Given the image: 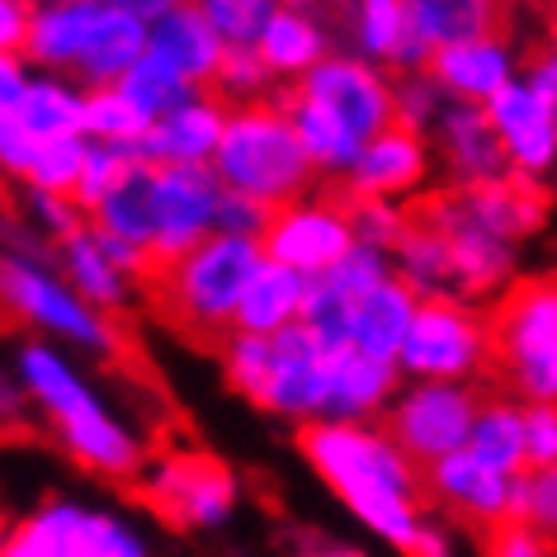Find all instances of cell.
Masks as SVG:
<instances>
[{
    "label": "cell",
    "mask_w": 557,
    "mask_h": 557,
    "mask_svg": "<svg viewBox=\"0 0 557 557\" xmlns=\"http://www.w3.org/2000/svg\"><path fill=\"white\" fill-rule=\"evenodd\" d=\"M416 208L449 236L454 270H458V294L492 302L524 274V242H515V236L492 227V222L472 208L463 185H444L435 194H425Z\"/></svg>",
    "instance_id": "obj_12"
},
{
    "label": "cell",
    "mask_w": 557,
    "mask_h": 557,
    "mask_svg": "<svg viewBox=\"0 0 557 557\" xmlns=\"http://www.w3.org/2000/svg\"><path fill=\"white\" fill-rule=\"evenodd\" d=\"M151 52H161L194 86H213L218 66L227 58V38L213 29V20H208L194 0H185V5H175L165 20L151 24Z\"/></svg>",
    "instance_id": "obj_28"
},
{
    "label": "cell",
    "mask_w": 557,
    "mask_h": 557,
    "mask_svg": "<svg viewBox=\"0 0 557 557\" xmlns=\"http://www.w3.org/2000/svg\"><path fill=\"white\" fill-rule=\"evenodd\" d=\"M119 86L128 90V100H133L137 109H143L147 119L165 114V109H171V104H180V100H185L189 90H199V86H194L189 76H180L175 66L165 62L161 52H151V48H147L143 58H137V62L128 66V76H123Z\"/></svg>",
    "instance_id": "obj_36"
},
{
    "label": "cell",
    "mask_w": 557,
    "mask_h": 557,
    "mask_svg": "<svg viewBox=\"0 0 557 557\" xmlns=\"http://www.w3.org/2000/svg\"><path fill=\"white\" fill-rule=\"evenodd\" d=\"M5 534H10V520L0 515V553H5Z\"/></svg>",
    "instance_id": "obj_58"
},
{
    "label": "cell",
    "mask_w": 557,
    "mask_h": 557,
    "mask_svg": "<svg viewBox=\"0 0 557 557\" xmlns=\"http://www.w3.org/2000/svg\"><path fill=\"white\" fill-rule=\"evenodd\" d=\"M151 119L128 100L123 86H95L86 95V137L114 147H143Z\"/></svg>",
    "instance_id": "obj_35"
},
{
    "label": "cell",
    "mask_w": 557,
    "mask_h": 557,
    "mask_svg": "<svg viewBox=\"0 0 557 557\" xmlns=\"http://www.w3.org/2000/svg\"><path fill=\"white\" fill-rule=\"evenodd\" d=\"M260 260L264 246L256 236H236V232L203 236L199 246L157 264V274H151V294H157L161 317L185 336L222 341L236 326V308H242V294Z\"/></svg>",
    "instance_id": "obj_5"
},
{
    "label": "cell",
    "mask_w": 557,
    "mask_h": 557,
    "mask_svg": "<svg viewBox=\"0 0 557 557\" xmlns=\"http://www.w3.org/2000/svg\"><path fill=\"white\" fill-rule=\"evenodd\" d=\"M515 515L529 520L539 534H548L557 543V463H543V468H524L520 472Z\"/></svg>",
    "instance_id": "obj_45"
},
{
    "label": "cell",
    "mask_w": 557,
    "mask_h": 557,
    "mask_svg": "<svg viewBox=\"0 0 557 557\" xmlns=\"http://www.w3.org/2000/svg\"><path fill=\"white\" fill-rule=\"evenodd\" d=\"M421 308V294L407 284L401 274H387L383 284H373L369 294L355 298L350 308V345L379 355V359H397L401 341L411 331V317Z\"/></svg>",
    "instance_id": "obj_29"
},
{
    "label": "cell",
    "mask_w": 557,
    "mask_h": 557,
    "mask_svg": "<svg viewBox=\"0 0 557 557\" xmlns=\"http://www.w3.org/2000/svg\"><path fill=\"white\" fill-rule=\"evenodd\" d=\"M29 411H34V401H29V393H24L20 373H15V369L0 373V440L15 435V430H24Z\"/></svg>",
    "instance_id": "obj_52"
},
{
    "label": "cell",
    "mask_w": 557,
    "mask_h": 557,
    "mask_svg": "<svg viewBox=\"0 0 557 557\" xmlns=\"http://www.w3.org/2000/svg\"><path fill=\"white\" fill-rule=\"evenodd\" d=\"M355 242H359V232H355L350 194H322V189H308L298 199L278 203L270 218V232L260 236L264 256L294 264V270L312 278L326 274Z\"/></svg>",
    "instance_id": "obj_14"
},
{
    "label": "cell",
    "mask_w": 557,
    "mask_h": 557,
    "mask_svg": "<svg viewBox=\"0 0 557 557\" xmlns=\"http://www.w3.org/2000/svg\"><path fill=\"white\" fill-rule=\"evenodd\" d=\"M298 458L373 543L411 553L430 506L425 468L383 421H308L298 425Z\"/></svg>",
    "instance_id": "obj_1"
},
{
    "label": "cell",
    "mask_w": 557,
    "mask_h": 557,
    "mask_svg": "<svg viewBox=\"0 0 557 557\" xmlns=\"http://www.w3.org/2000/svg\"><path fill=\"white\" fill-rule=\"evenodd\" d=\"M278 95L288 104H302L312 114L331 119L355 143H369L373 133L397 123V72L383 62L359 58L345 44L336 52H326L308 76L288 81V90H278Z\"/></svg>",
    "instance_id": "obj_11"
},
{
    "label": "cell",
    "mask_w": 557,
    "mask_h": 557,
    "mask_svg": "<svg viewBox=\"0 0 557 557\" xmlns=\"http://www.w3.org/2000/svg\"><path fill=\"white\" fill-rule=\"evenodd\" d=\"M387 274H397L393 270V250H379V246H369V242H355L322 278H326L331 288H341L345 298H359V294H369L373 284H383Z\"/></svg>",
    "instance_id": "obj_42"
},
{
    "label": "cell",
    "mask_w": 557,
    "mask_h": 557,
    "mask_svg": "<svg viewBox=\"0 0 557 557\" xmlns=\"http://www.w3.org/2000/svg\"><path fill=\"white\" fill-rule=\"evenodd\" d=\"M553 270H557V250H553Z\"/></svg>",
    "instance_id": "obj_60"
},
{
    "label": "cell",
    "mask_w": 557,
    "mask_h": 557,
    "mask_svg": "<svg viewBox=\"0 0 557 557\" xmlns=\"http://www.w3.org/2000/svg\"><path fill=\"white\" fill-rule=\"evenodd\" d=\"M482 393L478 383H454V379H401L393 407L383 425L397 435L416 463H435V458L463 449L478 421Z\"/></svg>",
    "instance_id": "obj_13"
},
{
    "label": "cell",
    "mask_w": 557,
    "mask_h": 557,
    "mask_svg": "<svg viewBox=\"0 0 557 557\" xmlns=\"http://www.w3.org/2000/svg\"><path fill=\"white\" fill-rule=\"evenodd\" d=\"M308 288H312V274L294 270V264L264 256L250 274L246 294H242V308H236V326L242 331H284L302 322V308H308Z\"/></svg>",
    "instance_id": "obj_30"
},
{
    "label": "cell",
    "mask_w": 557,
    "mask_h": 557,
    "mask_svg": "<svg viewBox=\"0 0 557 557\" xmlns=\"http://www.w3.org/2000/svg\"><path fill=\"white\" fill-rule=\"evenodd\" d=\"M468 449L482 454L486 463H496V468L524 472L529 468V458H524V401L515 393L482 397L478 421H472V435H468Z\"/></svg>",
    "instance_id": "obj_34"
},
{
    "label": "cell",
    "mask_w": 557,
    "mask_h": 557,
    "mask_svg": "<svg viewBox=\"0 0 557 557\" xmlns=\"http://www.w3.org/2000/svg\"><path fill=\"white\" fill-rule=\"evenodd\" d=\"M34 151H38V137H34L29 123L20 114H0V180L24 185V180H29V165H34Z\"/></svg>",
    "instance_id": "obj_47"
},
{
    "label": "cell",
    "mask_w": 557,
    "mask_h": 557,
    "mask_svg": "<svg viewBox=\"0 0 557 557\" xmlns=\"http://www.w3.org/2000/svg\"><path fill=\"white\" fill-rule=\"evenodd\" d=\"M260 58L274 66V76L284 81H298L308 76L326 52H336V24L326 20V10L317 0H284V5L270 15V24L260 29L256 38Z\"/></svg>",
    "instance_id": "obj_24"
},
{
    "label": "cell",
    "mask_w": 557,
    "mask_h": 557,
    "mask_svg": "<svg viewBox=\"0 0 557 557\" xmlns=\"http://www.w3.org/2000/svg\"><path fill=\"white\" fill-rule=\"evenodd\" d=\"M151 180H157V161L147 151H137L128 175L90 208V222L104 242L128 246L133 256L157 264V222H151Z\"/></svg>",
    "instance_id": "obj_27"
},
{
    "label": "cell",
    "mask_w": 557,
    "mask_h": 557,
    "mask_svg": "<svg viewBox=\"0 0 557 557\" xmlns=\"http://www.w3.org/2000/svg\"><path fill=\"white\" fill-rule=\"evenodd\" d=\"M194 5L213 20V29L227 38V48H232V44H256L260 29L270 24V15L284 0H194Z\"/></svg>",
    "instance_id": "obj_43"
},
{
    "label": "cell",
    "mask_w": 557,
    "mask_h": 557,
    "mask_svg": "<svg viewBox=\"0 0 557 557\" xmlns=\"http://www.w3.org/2000/svg\"><path fill=\"white\" fill-rule=\"evenodd\" d=\"M0 312L29 336L58 341L76 355H119V326L104 308L81 294L52 250L10 246L0 250Z\"/></svg>",
    "instance_id": "obj_4"
},
{
    "label": "cell",
    "mask_w": 557,
    "mask_h": 557,
    "mask_svg": "<svg viewBox=\"0 0 557 557\" xmlns=\"http://www.w3.org/2000/svg\"><path fill=\"white\" fill-rule=\"evenodd\" d=\"M123 5L133 10V15H143L147 24H157V20H165L175 5H185V0H123Z\"/></svg>",
    "instance_id": "obj_55"
},
{
    "label": "cell",
    "mask_w": 557,
    "mask_h": 557,
    "mask_svg": "<svg viewBox=\"0 0 557 557\" xmlns=\"http://www.w3.org/2000/svg\"><path fill=\"white\" fill-rule=\"evenodd\" d=\"M515 492H520V472L486 463L468 444L425 463V500L472 534H492L496 524H506L515 515Z\"/></svg>",
    "instance_id": "obj_15"
},
{
    "label": "cell",
    "mask_w": 557,
    "mask_h": 557,
    "mask_svg": "<svg viewBox=\"0 0 557 557\" xmlns=\"http://www.w3.org/2000/svg\"><path fill=\"white\" fill-rule=\"evenodd\" d=\"M213 171L227 189L256 194V199L274 203V208L317 189V180H322L308 157V147H302L298 128H294V114H288V104L278 100V95L232 104Z\"/></svg>",
    "instance_id": "obj_6"
},
{
    "label": "cell",
    "mask_w": 557,
    "mask_h": 557,
    "mask_svg": "<svg viewBox=\"0 0 557 557\" xmlns=\"http://www.w3.org/2000/svg\"><path fill=\"white\" fill-rule=\"evenodd\" d=\"M440 175L435 143L421 128L407 123H387L383 133H373L359 147L355 165L345 171L341 189L350 199H401V203H421L430 194V180Z\"/></svg>",
    "instance_id": "obj_16"
},
{
    "label": "cell",
    "mask_w": 557,
    "mask_h": 557,
    "mask_svg": "<svg viewBox=\"0 0 557 557\" xmlns=\"http://www.w3.org/2000/svg\"><path fill=\"white\" fill-rule=\"evenodd\" d=\"M341 345H326L302 322L284 331H242L232 326L218 341L222 383L256 411L288 425H308L326 416L331 387V355Z\"/></svg>",
    "instance_id": "obj_3"
},
{
    "label": "cell",
    "mask_w": 557,
    "mask_h": 557,
    "mask_svg": "<svg viewBox=\"0 0 557 557\" xmlns=\"http://www.w3.org/2000/svg\"><path fill=\"white\" fill-rule=\"evenodd\" d=\"M401 379H454L478 383L492 373V312L468 294L421 298L411 331L397 355Z\"/></svg>",
    "instance_id": "obj_10"
},
{
    "label": "cell",
    "mask_w": 557,
    "mask_h": 557,
    "mask_svg": "<svg viewBox=\"0 0 557 557\" xmlns=\"http://www.w3.org/2000/svg\"><path fill=\"white\" fill-rule=\"evenodd\" d=\"M553 194H557V171H553Z\"/></svg>",
    "instance_id": "obj_59"
},
{
    "label": "cell",
    "mask_w": 557,
    "mask_h": 557,
    "mask_svg": "<svg viewBox=\"0 0 557 557\" xmlns=\"http://www.w3.org/2000/svg\"><path fill=\"white\" fill-rule=\"evenodd\" d=\"M486 114H492L496 133H500L510 171L553 180V171H557V100H548V95L520 72L506 90L486 100Z\"/></svg>",
    "instance_id": "obj_18"
},
{
    "label": "cell",
    "mask_w": 557,
    "mask_h": 557,
    "mask_svg": "<svg viewBox=\"0 0 557 557\" xmlns=\"http://www.w3.org/2000/svg\"><path fill=\"white\" fill-rule=\"evenodd\" d=\"M15 373L29 393L34 411L44 416L52 444L72 458L81 472L100 482H133L137 468L147 463L151 440L128 411H119L109 401L76 350H66L58 341L29 336L15 350Z\"/></svg>",
    "instance_id": "obj_2"
},
{
    "label": "cell",
    "mask_w": 557,
    "mask_h": 557,
    "mask_svg": "<svg viewBox=\"0 0 557 557\" xmlns=\"http://www.w3.org/2000/svg\"><path fill=\"white\" fill-rule=\"evenodd\" d=\"M133 486L143 506L175 534H222L242 510V478L199 444L151 449Z\"/></svg>",
    "instance_id": "obj_8"
},
{
    "label": "cell",
    "mask_w": 557,
    "mask_h": 557,
    "mask_svg": "<svg viewBox=\"0 0 557 557\" xmlns=\"http://www.w3.org/2000/svg\"><path fill=\"white\" fill-rule=\"evenodd\" d=\"M430 143H435V161L444 185H482V180H496L510 171V157L500 147V133L486 104H468V100H449L444 114L430 128Z\"/></svg>",
    "instance_id": "obj_21"
},
{
    "label": "cell",
    "mask_w": 557,
    "mask_h": 557,
    "mask_svg": "<svg viewBox=\"0 0 557 557\" xmlns=\"http://www.w3.org/2000/svg\"><path fill=\"white\" fill-rule=\"evenodd\" d=\"M86 151H90L86 133L38 137V151H34V165H29V180H24V185H38V189H52V194H72L76 180H81V165H86Z\"/></svg>",
    "instance_id": "obj_38"
},
{
    "label": "cell",
    "mask_w": 557,
    "mask_h": 557,
    "mask_svg": "<svg viewBox=\"0 0 557 557\" xmlns=\"http://www.w3.org/2000/svg\"><path fill=\"white\" fill-rule=\"evenodd\" d=\"M430 72L449 100H468V104H486L492 95H500L515 76L524 72V52L520 44L500 29H486V34H472V38H458L449 48H435L430 52Z\"/></svg>",
    "instance_id": "obj_20"
},
{
    "label": "cell",
    "mask_w": 557,
    "mask_h": 557,
    "mask_svg": "<svg viewBox=\"0 0 557 557\" xmlns=\"http://www.w3.org/2000/svg\"><path fill=\"white\" fill-rule=\"evenodd\" d=\"M143 147H114V143H90L86 151V165H81V180H76V189H72V199L86 208V218H90V208L104 199L109 189L119 185L123 175H128V165L133 157Z\"/></svg>",
    "instance_id": "obj_39"
},
{
    "label": "cell",
    "mask_w": 557,
    "mask_h": 557,
    "mask_svg": "<svg viewBox=\"0 0 557 557\" xmlns=\"http://www.w3.org/2000/svg\"><path fill=\"white\" fill-rule=\"evenodd\" d=\"M227 185L213 165H175L157 161L151 180V222H157V264L185 256L203 236L218 232V208Z\"/></svg>",
    "instance_id": "obj_17"
},
{
    "label": "cell",
    "mask_w": 557,
    "mask_h": 557,
    "mask_svg": "<svg viewBox=\"0 0 557 557\" xmlns=\"http://www.w3.org/2000/svg\"><path fill=\"white\" fill-rule=\"evenodd\" d=\"M393 270L407 278L421 298H435V294H458V270H454V250H449V236H444L435 222H430L421 208H416L407 236L397 242L393 250Z\"/></svg>",
    "instance_id": "obj_32"
},
{
    "label": "cell",
    "mask_w": 557,
    "mask_h": 557,
    "mask_svg": "<svg viewBox=\"0 0 557 557\" xmlns=\"http://www.w3.org/2000/svg\"><path fill=\"white\" fill-rule=\"evenodd\" d=\"M232 100H222L213 86L189 90L180 104L151 119L143 137V151L151 161H175V165H213L218 143L227 133Z\"/></svg>",
    "instance_id": "obj_22"
},
{
    "label": "cell",
    "mask_w": 557,
    "mask_h": 557,
    "mask_svg": "<svg viewBox=\"0 0 557 557\" xmlns=\"http://www.w3.org/2000/svg\"><path fill=\"white\" fill-rule=\"evenodd\" d=\"M24 189V222L38 242L58 246L66 232H76L86 222V208H81L72 194H52V189H38V185H20Z\"/></svg>",
    "instance_id": "obj_40"
},
{
    "label": "cell",
    "mask_w": 557,
    "mask_h": 557,
    "mask_svg": "<svg viewBox=\"0 0 557 557\" xmlns=\"http://www.w3.org/2000/svg\"><path fill=\"white\" fill-rule=\"evenodd\" d=\"M524 458L529 468L557 463V401H524Z\"/></svg>",
    "instance_id": "obj_50"
},
{
    "label": "cell",
    "mask_w": 557,
    "mask_h": 557,
    "mask_svg": "<svg viewBox=\"0 0 557 557\" xmlns=\"http://www.w3.org/2000/svg\"><path fill=\"white\" fill-rule=\"evenodd\" d=\"M492 373L520 401H557V270L492 298Z\"/></svg>",
    "instance_id": "obj_7"
},
{
    "label": "cell",
    "mask_w": 557,
    "mask_h": 557,
    "mask_svg": "<svg viewBox=\"0 0 557 557\" xmlns=\"http://www.w3.org/2000/svg\"><path fill=\"white\" fill-rule=\"evenodd\" d=\"M109 5L114 0H34L29 5V34H24V58L38 72L81 76L95 44L104 34Z\"/></svg>",
    "instance_id": "obj_19"
},
{
    "label": "cell",
    "mask_w": 557,
    "mask_h": 557,
    "mask_svg": "<svg viewBox=\"0 0 557 557\" xmlns=\"http://www.w3.org/2000/svg\"><path fill=\"white\" fill-rule=\"evenodd\" d=\"M454 520H449V515H430L425 510V520H421V529H416V543H411V553L416 557H449L454 548H458V539H454Z\"/></svg>",
    "instance_id": "obj_53"
},
{
    "label": "cell",
    "mask_w": 557,
    "mask_h": 557,
    "mask_svg": "<svg viewBox=\"0 0 557 557\" xmlns=\"http://www.w3.org/2000/svg\"><path fill=\"white\" fill-rule=\"evenodd\" d=\"M482 548L496 553V557H548L557 543L548 534H539L529 520H520V515H510L506 524H496L492 534H482Z\"/></svg>",
    "instance_id": "obj_49"
},
{
    "label": "cell",
    "mask_w": 557,
    "mask_h": 557,
    "mask_svg": "<svg viewBox=\"0 0 557 557\" xmlns=\"http://www.w3.org/2000/svg\"><path fill=\"white\" fill-rule=\"evenodd\" d=\"M270 218H274V203L256 199V194H242V189H227L222 194V208H218V232H236V236H260L270 232Z\"/></svg>",
    "instance_id": "obj_48"
},
{
    "label": "cell",
    "mask_w": 557,
    "mask_h": 557,
    "mask_svg": "<svg viewBox=\"0 0 557 557\" xmlns=\"http://www.w3.org/2000/svg\"><path fill=\"white\" fill-rule=\"evenodd\" d=\"M407 20H411L416 44L430 58L435 48H449L458 38L500 29L506 24V5L500 0H407Z\"/></svg>",
    "instance_id": "obj_31"
},
{
    "label": "cell",
    "mask_w": 557,
    "mask_h": 557,
    "mask_svg": "<svg viewBox=\"0 0 557 557\" xmlns=\"http://www.w3.org/2000/svg\"><path fill=\"white\" fill-rule=\"evenodd\" d=\"M34 0H0V52H24Z\"/></svg>",
    "instance_id": "obj_54"
},
{
    "label": "cell",
    "mask_w": 557,
    "mask_h": 557,
    "mask_svg": "<svg viewBox=\"0 0 557 557\" xmlns=\"http://www.w3.org/2000/svg\"><path fill=\"white\" fill-rule=\"evenodd\" d=\"M52 256H58L62 274L72 278V284L86 294L95 308H104L109 317L128 312L137 302V288H143V274H133L128 264H123L109 242L100 232H95V222L86 218L76 232H66L58 246H52Z\"/></svg>",
    "instance_id": "obj_23"
},
{
    "label": "cell",
    "mask_w": 557,
    "mask_h": 557,
    "mask_svg": "<svg viewBox=\"0 0 557 557\" xmlns=\"http://www.w3.org/2000/svg\"><path fill=\"white\" fill-rule=\"evenodd\" d=\"M500 5H506V15H510V10H534L543 0H500Z\"/></svg>",
    "instance_id": "obj_56"
},
{
    "label": "cell",
    "mask_w": 557,
    "mask_h": 557,
    "mask_svg": "<svg viewBox=\"0 0 557 557\" xmlns=\"http://www.w3.org/2000/svg\"><path fill=\"white\" fill-rule=\"evenodd\" d=\"M86 95L90 86H81L76 76L62 72H38L24 90V100L15 114L29 123L34 137H62V133H86Z\"/></svg>",
    "instance_id": "obj_33"
},
{
    "label": "cell",
    "mask_w": 557,
    "mask_h": 557,
    "mask_svg": "<svg viewBox=\"0 0 557 557\" xmlns=\"http://www.w3.org/2000/svg\"><path fill=\"white\" fill-rule=\"evenodd\" d=\"M444 104H449V90L440 86L430 66L397 72V123L430 133V128H435V119L444 114Z\"/></svg>",
    "instance_id": "obj_41"
},
{
    "label": "cell",
    "mask_w": 557,
    "mask_h": 557,
    "mask_svg": "<svg viewBox=\"0 0 557 557\" xmlns=\"http://www.w3.org/2000/svg\"><path fill=\"white\" fill-rule=\"evenodd\" d=\"M350 308H355V298H345L341 288H331L317 274L308 288V308H302V326L317 331L326 345H350Z\"/></svg>",
    "instance_id": "obj_46"
},
{
    "label": "cell",
    "mask_w": 557,
    "mask_h": 557,
    "mask_svg": "<svg viewBox=\"0 0 557 557\" xmlns=\"http://www.w3.org/2000/svg\"><path fill=\"white\" fill-rule=\"evenodd\" d=\"M147 529L114 506H86L76 496H44L10 520L5 557H143Z\"/></svg>",
    "instance_id": "obj_9"
},
{
    "label": "cell",
    "mask_w": 557,
    "mask_h": 557,
    "mask_svg": "<svg viewBox=\"0 0 557 557\" xmlns=\"http://www.w3.org/2000/svg\"><path fill=\"white\" fill-rule=\"evenodd\" d=\"M34 81V62L24 52H0V114H15Z\"/></svg>",
    "instance_id": "obj_51"
},
{
    "label": "cell",
    "mask_w": 557,
    "mask_h": 557,
    "mask_svg": "<svg viewBox=\"0 0 557 557\" xmlns=\"http://www.w3.org/2000/svg\"><path fill=\"white\" fill-rule=\"evenodd\" d=\"M350 203H355L359 242H369L379 250H397V242L407 236L416 218V203H401V199H350Z\"/></svg>",
    "instance_id": "obj_44"
},
{
    "label": "cell",
    "mask_w": 557,
    "mask_h": 557,
    "mask_svg": "<svg viewBox=\"0 0 557 557\" xmlns=\"http://www.w3.org/2000/svg\"><path fill=\"white\" fill-rule=\"evenodd\" d=\"M401 387L397 359H379L359 345H341L331 355V387L322 421H383Z\"/></svg>",
    "instance_id": "obj_25"
},
{
    "label": "cell",
    "mask_w": 557,
    "mask_h": 557,
    "mask_svg": "<svg viewBox=\"0 0 557 557\" xmlns=\"http://www.w3.org/2000/svg\"><path fill=\"white\" fill-rule=\"evenodd\" d=\"M548 52H553V58H557V20L548 24Z\"/></svg>",
    "instance_id": "obj_57"
},
{
    "label": "cell",
    "mask_w": 557,
    "mask_h": 557,
    "mask_svg": "<svg viewBox=\"0 0 557 557\" xmlns=\"http://www.w3.org/2000/svg\"><path fill=\"white\" fill-rule=\"evenodd\" d=\"M278 86H284V81L274 76V66L260 58L256 44H232L227 58H222V66H218V76H213V90L232 104L270 100V95H278Z\"/></svg>",
    "instance_id": "obj_37"
},
{
    "label": "cell",
    "mask_w": 557,
    "mask_h": 557,
    "mask_svg": "<svg viewBox=\"0 0 557 557\" xmlns=\"http://www.w3.org/2000/svg\"><path fill=\"white\" fill-rule=\"evenodd\" d=\"M341 5V38L359 58L383 62L393 72H416L425 66V48L416 44L407 0H336Z\"/></svg>",
    "instance_id": "obj_26"
}]
</instances>
